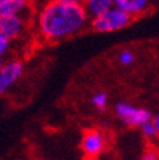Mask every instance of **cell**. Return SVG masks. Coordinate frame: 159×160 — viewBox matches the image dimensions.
Masks as SVG:
<instances>
[{
  "label": "cell",
  "instance_id": "obj_1",
  "mask_svg": "<svg viewBox=\"0 0 159 160\" xmlns=\"http://www.w3.org/2000/svg\"><path fill=\"white\" fill-rule=\"evenodd\" d=\"M90 16L83 4L49 0L36 13V29L47 42H59L79 34L89 24Z\"/></svg>",
  "mask_w": 159,
  "mask_h": 160
},
{
  "label": "cell",
  "instance_id": "obj_2",
  "mask_svg": "<svg viewBox=\"0 0 159 160\" xmlns=\"http://www.w3.org/2000/svg\"><path fill=\"white\" fill-rule=\"evenodd\" d=\"M133 22V17L125 10L112 6L110 9L105 10L103 13L92 17V29L98 33H113L128 27Z\"/></svg>",
  "mask_w": 159,
  "mask_h": 160
},
{
  "label": "cell",
  "instance_id": "obj_3",
  "mask_svg": "<svg viewBox=\"0 0 159 160\" xmlns=\"http://www.w3.org/2000/svg\"><path fill=\"white\" fill-rule=\"evenodd\" d=\"M115 113L120 122L129 127H140L143 123L149 122L152 119L149 110L143 109V107L133 106L126 102H119L115 106Z\"/></svg>",
  "mask_w": 159,
  "mask_h": 160
},
{
  "label": "cell",
  "instance_id": "obj_4",
  "mask_svg": "<svg viewBox=\"0 0 159 160\" xmlns=\"http://www.w3.org/2000/svg\"><path fill=\"white\" fill-rule=\"evenodd\" d=\"M106 143H108V140H106V136L103 132H100L98 129H89L82 136L80 149H82V153L85 157L95 159V157H99L105 152Z\"/></svg>",
  "mask_w": 159,
  "mask_h": 160
},
{
  "label": "cell",
  "instance_id": "obj_5",
  "mask_svg": "<svg viewBox=\"0 0 159 160\" xmlns=\"http://www.w3.org/2000/svg\"><path fill=\"white\" fill-rule=\"evenodd\" d=\"M24 66L20 60H9L3 62L0 66V96L9 92L19 79L23 76Z\"/></svg>",
  "mask_w": 159,
  "mask_h": 160
},
{
  "label": "cell",
  "instance_id": "obj_6",
  "mask_svg": "<svg viewBox=\"0 0 159 160\" xmlns=\"http://www.w3.org/2000/svg\"><path fill=\"white\" fill-rule=\"evenodd\" d=\"M27 29V20L22 14L0 17V32L10 40H17L24 34Z\"/></svg>",
  "mask_w": 159,
  "mask_h": 160
},
{
  "label": "cell",
  "instance_id": "obj_7",
  "mask_svg": "<svg viewBox=\"0 0 159 160\" xmlns=\"http://www.w3.org/2000/svg\"><path fill=\"white\" fill-rule=\"evenodd\" d=\"M152 0H115V6L125 10L135 19L149 10Z\"/></svg>",
  "mask_w": 159,
  "mask_h": 160
},
{
  "label": "cell",
  "instance_id": "obj_8",
  "mask_svg": "<svg viewBox=\"0 0 159 160\" xmlns=\"http://www.w3.org/2000/svg\"><path fill=\"white\" fill-rule=\"evenodd\" d=\"M30 7V0H0V17L22 14L26 16Z\"/></svg>",
  "mask_w": 159,
  "mask_h": 160
},
{
  "label": "cell",
  "instance_id": "obj_9",
  "mask_svg": "<svg viewBox=\"0 0 159 160\" xmlns=\"http://www.w3.org/2000/svg\"><path fill=\"white\" fill-rule=\"evenodd\" d=\"M83 6L92 19V17L103 13L105 10L110 9L112 6H115V0H85Z\"/></svg>",
  "mask_w": 159,
  "mask_h": 160
},
{
  "label": "cell",
  "instance_id": "obj_10",
  "mask_svg": "<svg viewBox=\"0 0 159 160\" xmlns=\"http://www.w3.org/2000/svg\"><path fill=\"white\" fill-rule=\"evenodd\" d=\"M90 102H92L95 109L105 110L106 107H108V104H109V96H108V93H105V92H96V93L92 96Z\"/></svg>",
  "mask_w": 159,
  "mask_h": 160
},
{
  "label": "cell",
  "instance_id": "obj_11",
  "mask_svg": "<svg viewBox=\"0 0 159 160\" xmlns=\"http://www.w3.org/2000/svg\"><path fill=\"white\" fill-rule=\"evenodd\" d=\"M139 129H140V132H142L143 137H145V139H148V140H152V139H155V137L159 136V132H158V129L155 127V124H153L152 119H151L149 122L143 123Z\"/></svg>",
  "mask_w": 159,
  "mask_h": 160
},
{
  "label": "cell",
  "instance_id": "obj_12",
  "mask_svg": "<svg viewBox=\"0 0 159 160\" xmlns=\"http://www.w3.org/2000/svg\"><path fill=\"white\" fill-rule=\"evenodd\" d=\"M135 60H136V54L129 49H123L118 53V62L122 66H130V64L135 63Z\"/></svg>",
  "mask_w": 159,
  "mask_h": 160
},
{
  "label": "cell",
  "instance_id": "obj_13",
  "mask_svg": "<svg viewBox=\"0 0 159 160\" xmlns=\"http://www.w3.org/2000/svg\"><path fill=\"white\" fill-rule=\"evenodd\" d=\"M10 44H12V40H10L9 37H6L2 32H0V60H3L4 56L9 53Z\"/></svg>",
  "mask_w": 159,
  "mask_h": 160
},
{
  "label": "cell",
  "instance_id": "obj_14",
  "mask_svg": "<svg viewBox=\"0 0 159 160\" xmlns=\"http://www.w3.org/2000/svg\"><path fill=\"white\" fill-rule=\"evenodd\" d=\"M142 159L143 160H158L159 153L153 149H148V150H145V153L142 154Z\"/></svg>",
  "mask_w": 159,
  "mask_h": 160
},
{
  "label": "cell",
  "instance_id": "obj_15",
  "mask_svg": "<svg viewBox=\"0 0 159 160\" xmlns=\"http://www.w3.org/2000/svg\"><path fill=\"white\" fill-rule=\"evenodd\" d=\"M55 2H60V3H70V4H83L85 0H55Z\"/></svg>",
  "mask_w": 159,
  "mask_h": 160
},
{
  "label": "cell",
  "instance_id": "obj_16",
  "mask_svg": "<svg viewBox=\"0 0 159 160\" xmlns=\"http://www.w3.org/2000/svg\"><path fill=\"white\" fill-rule=\"evenodd\" d=\"M152 122H153V124H155V127L158 129V132H159V114H156L155 117H152Z\"/></svg>",
  "mask_w": 159,
  "mask_h": 160
},
{
  "label": "cell",
  "instance_id": "obj_17",
  "mask_svg": "<svg viewBox=\"0 0 159 160\" xmlns=\"http://www.w3.org/2000/svg\"><path fill=\"white\" fill-rule=\"evenodd\" d=\"M2 64H3V60H0V66H2Z\"/></svg>",
  "mask_w": 159,
  "mask_h": 160
}]
</instances>
